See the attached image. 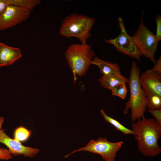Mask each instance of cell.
Here are the masks:
<instances>
[{
    "mask_svg": "<svg viewBox=\"0 0 161 161\" xmlns=\"http://www.w3.org/2000/svg\"><path fill=\"white\" fill-rule=\"evenodd\" d=\"M9 5L23 7L31 11L41 2L40 0H6Z\"/></svg>",
    "mask_w": 161,
    "mask_h": 161,
    "instance_id": "15",
    "label": "cell"
},
{
    "mask_svg": "<svg viewBox=\"0 0 161 161\" xmlns=\"http://www.w3.org/2000/svg\"><path fill=\"white\" fill-rule=\"evenodd\" d=\"M148 112L151 113L155 118V120L160 124L161 125V109H147Z\"/></svg>",
    "mask_w": 161,
    "mask_h": 161,
    "instance_id": "21",
    "label": "cell"
},
{
    "mask_svg": "<svg viewBox=\"0 0 161 161\" xmlns=\"http://www.w3.org/2000/svg\"><path fill=\"white\" fill-rule=\"evenodd\" d=\"M98 81L103 88L111 90L119 83H127L128 78L122 75H103Z\"/></svg>",
    "mask_w": 161,
    "mask_h": 161,
    "instance_id": "13",
    "label": "cell"
},
{
    "mask_svg": "<svg viewBox=\"0 0 161 161\" xmlns=\"http://www.w3.org/2000/svg\"><path fill=\"white\" fill-rule=\"evenodd\" d=\"M139 81L145 95L155 94L161 96V74L148 69L140 75Z\"/></svg>",
    "mask_w": 161,
    "mask_h": 161,
    "instance_id": "10",
    "label": "cell"
},
{
    "mask_svg": "<svg viewBox=\"0 0 161 161\" xmlns=\"http://www.w3.org/2000/svg\"><path fill=\"white\" fill-rule=\"evenodd\" d=\"M0 143L6 145L12 155L15 156L23 155L26 157L33 158L40 151L38 148L23 145L20 142L10 137L1 129H0Z\"/></svg>",
    "mask_w": 161,
    "mask_h": 161,
    "instance_id": "9",
    "label": "cell"
},
{
    "mask_svg": "<svg viewBox=\"0 0 161 161\" xmlns=\"http://www.w3.org/2000/svg\"><path fill=\"white\" fill-rule=\"evenodd\" d=\"M4 120V118L3 117L0 116V129H1Z\"/></svg>",
    "mask_w": 161,
    "mask_h": 161,
    "instance_id": "24",
    "label": "cell"
},
{
    "mask_svg": "<svg viewBox=\"0 0 161 161\" xmlns=\"http://www.w3.org/2000/svg\"><path fill=\"white\" fill-rule=\"evenodd\" d=\"M123 141L112 142L106 138L100 137L97 140H91L85 147L73 151L65 155L67 158L74 153L81 151H86L100 155L105 161H114L117 152L120 148Z\"/></svg>",
    "mask_w": 161,
    "mask_h": 161,
    "instance_id": "6",
    "label": "cell"
},
{
    "mask_svg": "<svg viewBox=\"0 0 161 161\" xmlns=\"http://www.w3.org/2000/svg\"><path fill=\"white\" fill-rule=\"evenodd\" d=\"M95 55L91 45L87 43H73L68 47L65 56L75 80L77 75L81 77L86 74L91 61Z\"/></svg>",
    "mask_w": 161,
    "mask_h": 161,
    "instance_id": "4",
    "label": "cell"
},
{
    "mask_svg": "<svg viewBox=\"0 0 161 161\" xmlns=\"http://www.w3.org/2000/svg\"><path fill=\"white\" fill-rule=\"evenodd\" d=\"M8 5L6 0H0V18L5 13Z\"/></svg>",
    "mask_w": 161,
    "mask_h": 161,
    "instance_id": "22",
    "label": "cell"
},
{
    "mask_svg": "<svg viewBox=\"0 0 161 161\" xmlns=\"http://www.w3.org/2000/svg\"><path fill=\"white\" fill-rule=\"evenodd\" d=\"M91 65L97 66L103 75H122L120 68L117 64L102 60L96 55L92 60Z\"/></svg>",
    "mask_w": 161,
    "mask_h": 161,
    "instance_id": "12",
    "label": "cell"
},
{
    "mask_svg": "<svg viewBox=\"0 0 161 161\" xmlns=\"http://www.w3.org/2000/svg\"><path fill=\"white\" fill-rule=\"evenodd\" d=\"M153 71L161 74V57L159 58L154 64V66L151 69Z\"/></svg>",
    "mask_w": 161,
    "mask_h": 161,
    "instance_id": "23",
    "label": "cell"
},
{
    "mask_svg": "<svg viewBox=\"0 0 161 161\" xmlns=\"http://www.w3.org/2000/svg\"><path fill=\"white\" fill-rule=\"evenodd\" d=\"M111 90L113 95L118 96L123 100L126 98L127 89L125 83H119Z\"/></svg>",
    "mask_w": 161,
    "mask_h": 161,
    "instance_id": "18",
    "label": "cell"
},
{
    "mask_svg": "<svg viewBox=\"0 0 161 161\" xmlns=\"http://www.w3.org/2000/svg\"><path fill=\"white\" fill-rule=\"evenodd\" d=\"M100 113L106 122L110 123L117 130L120 131L124 134H130L135 135V133L132 130L126 127L117 120L107 115L103 109L100 110Z\"/></svg>",
    "mask_w": 161,
    "mask_h": 161,
    "instance_id": "14",
    "label": "cell"
},
{
    "mask_svg": "<svg viewBox=\"0 0 161 161\" xmlns=\"http://www.w3.org/2000/svg\"><path fill=\"white\" fill-rule=\"evenodd\" d=\"M30 13L26 8L9 5L0 18V30L7 29L25 21Z\"/></svg>",
    "mask_w": 161,
    "mask_h": 161,
    "instance_id": "8",
    "label": "cell"
},
{
    "mask_svg": "<svg viewBox=\"0 0 161 161\" xmlns=\"http://www.w3.org/2000/svg\"><path fill=\"white\" fill-rule=\"evenodd\" d=\"M95 22L94 18L73 13L66 16L60 26L59 32L66 38L74 37L80 43H87L91 36V32Z\"/></svg>",
    "mask_w": 161,
    "mask_h": 161,
    "instance_id": "3",
    "label": "cell"
},
{
    "mask_svg": "<svg viewBox=\"0 0 161 161\" xmlns=\"http://www.w3.org/2000/svg\"><path fill=\"white\" fill-rule=\"evenodd\" d=\"M140 70L136 63L132 61L128 84L130 93V98L125 103L126 107L123 113L126 114L130 109L131 119L133 122L145 118L144 113L147 110V100L145 92L141 86L139 81Z\"/></svg>",
    "mask_w": 161,
    "mask_h": 161,
    "instance_id": "2",
    "label": "cell"
},
{
    "mask_svg": "<svg viewBox=\"0 0 161 161\" xmlns=\"http://www.w3.org/2000/svg\"><path fill=\"white\" fill-rule=\"evenodd\" d=\"M131 127L136 134L139 150L143 156L153 157L160 154L158 141L161 137V125L155 119L145 118L133 122Z\"/></svg>",
    "mask_w": 161,
    "mask_h": 161,
    "instance_id": "1",
    "label": "cell"
},
{
    "mask_svg": "<svg viewBox=\"0 0 161 161\" xmlns=\"http://www.w3.org/2000/svg\"><path fill=\"white\" fill-rule=\"evenodd\" d=\"M31 132L26 128L21 126L17 128L15 131L14 139L20 142L27 140L30 137Z\"/></svg>",
    "mask_w": 161,
    "mask_h": 161,
    "instance_id": "17",
    "label": "cell"
},
{
    "mask_svg": "<svg viewBox=\"0 0 161 161\" xmlns=\"http://www.w3.org/2000/svg\"><path fill=\"white\" fill-rule=\"evenodd\" d=\"M117 20L120 30V34L115 38L105 39L104 42L106 44L112 45L118 52L132 57L140 62L142 55L132 37L127 33L123 19L120 17Z\"/></svg>",
    "mask_w": 161,
    "mask_h": 161,
    "instance_id": "7",
    "label": "cell"
},
{
    "mask_svg": "<svg viewBox=\"0 0 161 161\" xmlns=\"http://www.w3.org/2000/svg\"><path fill=\"white\" fill-rule=\"evenodd\" d=\"M155 21L156 24L155 36L159 41L161 40V16L157 15L155 16Z\"/></svg>",
    "mask_w": 161,
    "mask_h": 161,
    "instance_id": "19",
    "label": "cell"
},
{
    "mask_svg": "<svg viewBox=\"0 0 161 161\" xmlns=\"http://www.w3.org/2000/svg\"><path fill=\"white\" fill-rule=\"evenodd\" d=\"M12 158V155L8 149L0 148V160H8Z\"/></svg>",
    "mask_w": 161,
    "mask_h": 161,
    "instance_id": "20",
    "label": "cell"
},
{
    "mask_svg": "<svg viewBox=\"0 0 161 161\" xmlns=\"http://www.w3.org/2000/svg\"><path fill=\"white\" fill-rule=\"evenodd\" d=\"M147 108L149 109H161V96L156 94L145 95Z\"/></svg>",
    "mask_w": 161,
    "mask_h": 161,
    "instance_id": "16",
    "label": "cell"
},
{
    "mask_svg": "<svg viewBox=\"0 0 161 161\" xmlns=\"http://www.w3.org/2000/svg\"><path fill=\"white\" fill-rule=\"evenodd\" d=\"M21 57L20 49L0 43V67L11 65Z\"/></svg>",
    "mask_w": 161,
    "mask_h": 161,
    "instance_id": "11",
    "label": "cell"
},
{
    "mask_svg": "<svg viewBox=\"0 0 161 161\" xmlns=\"http://www.w3.org/2000/svg\"><path fill=\"white\" fill-rule=\"evenodd\" d=\"M143 12L140 23L132 37L141 55L149 59L155 64L159 41L155 35L144 24Z\"/></svg>",
    "mask_w": 161,
    "mask_h": 161,
    "instance_id": "5",
    "label": "cell"
}]
</instances>
